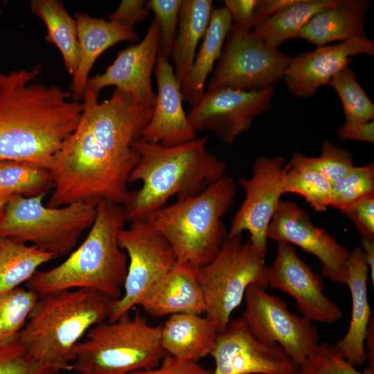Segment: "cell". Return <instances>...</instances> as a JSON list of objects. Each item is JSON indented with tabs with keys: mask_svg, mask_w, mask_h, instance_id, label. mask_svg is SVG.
<instances>
[{
	"mask_svg": "<svg viewBox=\"0 0 374 374\" xmlns=\"http://www.w3.org/2000/svg\"><path fill=\"white\" fill-rule=\"evenodd\" d=\"M46 195H14L0 210V236L33 245L56 258L69 253L96 216V203L78 202L59 208L44 204Z\"/></svg>",
	"mask_w": 374,
	"mask_h": 374,
	"instance_id": "8",
	"label": "cell"
},
{
	"mask_svg": "<svg viewBox=\"0 0 374 374\" xmlns=\"http://www.w3.org/2000/svg\"><path fill=\"white\" fill-rule=\"evenodd\" d=\"M236 195V181L224 175L199 194L177 199L146 220L170 243L178 262L202 267L217 255L228 231L222 217Z\"/></svg>",
	"mask_w": 374,
	"mask_h": 374,
	"instance_id": "6",
	"label": "cell"
},
{
	"mask_svg": "<svg viewBox=\"0 0 374 374\" xmlns=\"http://www.w3.org/2000/svg\"><path fill=\"white\" fill-rule=\"evenodd\" d=\"M154 72L157 92L152 116L143 129L141 138L165 146H175L193 140L197 132L183 107L181 84L169 58L159 51Z\"/></svg>",
	"mask_w": 374,
	"mask_h": 374,
	"instance_id": "20",
	"label": "cell"
},
{
	"mask_svg": "<svg viewBox=\"0 0 374 374\" xmlns=\"http://www.w3.org/2000/svg\"><path fill=\"white\" fill-rule=\"evenodd\" d=\"M213 6L211 0H182L172 53L175 73L181 84L190 71L197 45L208 26Z\"/></svg>",
	"mask_w": 374,
	"mask_h": 374,
	"instance_id": "27",
	"label": "cell"
},
{
	"mask_svg": "<svg viewBox=\"0 0 374 374\" xmlns=\"http://www.w3.org/2000/svg\"><path fill=\"white\" fill-rule=\"evenodd\" d=\"M143 0H123L116 10L109 16V20L133 26L149 15Z\"/></svg>",
	"mask_w": 374,
	"mask_h": 374,
	"instance_id": "42",
	"label": "cell"
},
{
	"mask_svg": "<svg viewBox=\"0 0 374 374\" xmlns=\"http://www.w3.org/2000/svg\"><path fill=\"white\" fill-rule=\"evenodd\" d=\"M294 374H374L368 366L359 371L341 355L335 345L319 344L314 351L300 365Z\"/></svg>",
	"mask_w": 374,
	"mask_h": 374,
	"instance_id": "37",
	"label": "cell"
},
{
	"mask_svg": "<svg viewBox=\"0 0 374 374\" xmlns=\"http://www.w3.org/2000/svg\"><path fill=\"white\" fill-rule=\"evenodd\" d=\"M161 325L152 326L139 312L91 328L75 346L71 371L80 374H130L160 364L167 353Z\"/></svg>",
	"mask_w": 374,
	"mask_h": 374,
	"instance_id": "7",
	"label": "cell"
},
{
	"mask_svg": "<svg viewBox=\"0 0 374 374\" xmlns=\"http://www.w3.org/2000/svg\"><path fill=\"white\" fill-rule=\"evenodd\" d=\"M265 253L238 234L227 237L214 258L199 267L204 314L218 332L226 327L249 287L267 288Z\"/></svg>",
	"mask_w": 374,
	"mask_h": 374,
	"instance_id": "9",
	"label": "cell"
},
{
	"mask_svg": "<svg viewBox=\"0 0 374 374\" xmlns=\"http://www.w3.org/2000/svg\"><path fill=\"white\" fill-rule=\"evenodd\" d=\"M223 2L233 24L248 30H252L258 0H224Z\"/></svg>",
	"mask_w": 374,
	"mask_h": 374,
	"instance_id": "43",
	"label": "cell"
},
{
	"mask_svg": "<svg viewBox=\"0 0 374 374\" xmlns=\"http://www.w3.org/2000/svg\"><path fill=\"white\" fill-rule=\"evenodd\" d=\"M373 318L368 326L364 341V348L366 353L369 367L374 369V326Z\"/></svg>",
	"mask_w": 374,
	"mask_h": 374,
	"instance_id": "47",
	"label": "cell"
},
{
	"mask_svg": "<svg viewBox=\"0 0 374 374\" xmlns=\"http://www.w3.org/2000/svg\"><path fill=\"white\" fill-rule=\"evenodd\" d=\"M37 66L0 73V160L51 169L80 119L83 104L69 91L35 82Z\"/></svg>",
	"mask_w": 374,
	"mask_h": 374,
	"instance_id": "2",
	"label": "cell"
},
{
	"mask_svg": "<svg viewBox=\"0 0 374 374\" xmlns=\"http://www.w3.org/2000/svg\"><path fill=\"white\" fill-rule=\"evenodd\" d=\"M199 267L189 262H177L150 287L138 306L148 314L158 317L175 314H204Z\"/></svg>",
	"mask_w": 374,
	"mask_h": 374,
	"instance_id": "21",
	"label": "cell"
},
{
	"mask_svg": "<svg viewBox=\"0 0 374 374\" xmlns=\"http://www.w3.org/2000/svg\"><path fill=\"white\" fill-rule=\"evenodd\" d=\"M242 314L251 331L260 340L280 346L298 366L314 351L319 335L313 322L291 312L280 297L251 285L244 294Z\"/></svg>",
	"mask_w": 374,
	"mask_h": 374,
	"instance_id": "12",
	"label": "cell"
},
{
	"mask_svg": "<svg viewBox=\"0 0 374 374\" xmlns=\"http://www.w3.org/2000/svg\"><path fill=\"white\" fill-rule=\"evenodd\" d=\"M231 25L230 14L224 6L213 8L190 71L181 83L183 100L191 108L199 103L205 92L207 77L222 54Z\"/></svg>",
	"mask_w": 374,
	"mask_h": 374,
	"instance_id": "26",
	"label": "cell"
},
{
	"mask_svg": "<svg viewBox=\"0 0 374 374\" xmlns=\"http://www.w3.org/2000/svg\"><path fill=\"white\" fill-rule=\"evenodd\" d=\"M277 243L276 257L268 269V286L290 295L301 316L312 322L333 323L341 319V310L324 294L322 277L292 244Z\"/></svg>",
	"mask_w": 374,
	"mask_h": 374,
	"instance_id": "17",
	"label": "cell"
},
{
	"mask_svg": "<svg viewBox=\"0 0 374 374\" xmlns=\"http://www.w3.org/2000/svg\"><path fill=\"white\" fill-rule=\"evenodd\" d=\"M291 57L251 30L231 25L206 90L229 88L262 91L282 80Z\"/></svg>",
	"mask_w": 374,
	"mask_h": 374,
	"instance_id": "10",
	"label": "cell"
},
{
	"mask_svg": "<svg viewBox=\"0 0 374 374\" xmlns=\"http://www.w3.org/2000/svg\"><path fill=\"white\" fill-rule=\"evenodd\" d=\"M126 222L122 205L100 200L94 222L81 244L58 265L38 270L26 283V288L39 297L64 290L88 289L118 299L128 258L118 245V233Z\"/></svg>",
	"mask_w": 374,
	"mask_h": 374,
	"instance_id": "4",
	"label": "cell"
},
{
	"mask_svg": "<svg viewBox=\"0 0 374 374\" xmlns=\"http://www.w3.org/2000/svg\"><path fill=\"white\" fill-rule=\"evenodd\" d=\"M374 287V242L362 239V247Z\"/></svg>",
	"mask_w": 374,
	"mask_h": 374,
	"instance_id": "46",
	"label": "cell"
},
{
	"mask_svg": "<svg viewBox=\"0 0 374 374\" xmlns=\"http://www.w3.org/2000/svg\"><path fill=\"white\" fill-rule=\"evenodd\" d=\"M0 16H1V12H0Z\"/></svg>",
	"mask_w": 374,
	"mask_h": 374,
	"instance_id": "49",
	"label": "cell"
},
{
	"mask_svg": "<svg viewBox=\"0 0 374 374\" xmlns=\"http://www.w3.org/2000/svg\"><path fill=\"white\" fill-rule=\"evenodd\" d=\"M284 161L280 156L258 157L253 163L251 177L238 179L245 198L233 218L227 237L247 231L250 242L267 252L268 226L284 194L283 180L288 168Z\"/></svg>",
	"mask_w": 374,
	"mask_h": 374,
	"instance_id": "14",
	"label": "cell"
},
{
	"mask_svg": "<svg viewBox=\"0 0 374 374\" xmlns=\"http://www.w3.org/2000/svg\"><path fill=\"white\" fill-rule=\"evenodd\" d=\"M182 0H148L145 5L154 15L159 30V52L169 58L175 44Z\"/></svg>",
	"mask_w": 374,
	"mask_h": 374,
	"instance_id": "38",
	"label": "cell"
},
{
	"mask_svg": "<svg viewBox=\"0 0 374 374\" xmlns=\"http://www.w3.org/2000/svg\"><path fill=\"white\" fill-rule=\"evenodd\" d=\"M297 0H258L253 15V28L296 2Z\"/></svg>",
	"mask_w": 374,
	"mask_h": 374,
	"instance_id": "45",
	"label": "cell"
},
{
	"mask_svg": "<svg viewBox=\"0 0 374 374\" xmlns=\"http://www.w3.org/2000/svg\"><path fill=\"white\" fill-rule=\"evenodd\" d=\"M38 298L21 287L0 292V346L17 341Z\"/></svg>",
	"mask_w": 374,
	"mask_h": 374,
	"instance_id": "34",
	"label": "cell"
},
{
	"mask_svg": "<svg viewBox=\"0 0 374 374\" xmlns=\"http://www.w3.org/2000/svg\"><path fill=\"white\" fill-rule=\"evenodd\" d=\"M120 248L128 258L121 296L114 300L107 319L114 321L139 305L160 278L178 262L168 240L145 220L130 222L118 233Z\"/></svg>",
	"mask_w": 374,
	"mask_h": 374,
	"instance_id": "11",
	"label": "cell"
},
{
	"mask_svg": "<svg viewBox=\"0 0 374 374\" xmlns=\"http://www.w3.org/2000/svg\"><path fill=\"white\" fill-rule=\"evenodd\" d=\"M337 135L344 141L352 140L374 143V121L359 124L343 123L337 130Z\"/></svg>",
	"mask_w": 374,
	"mask_h": 374,
	"instance_id": "44",
	"label": "cell"
},
{
	"mask_svg": "<svg viewBox=\"0 0 374 374\" xmlns=\"http://www.w3.org/2000/svg\"><path fill=\"white\" fill-rule=\"evenodd\" d=\"M55 258L53 253L33 245L0 236V292L19 287Z\"/></svg>",
	"mask_w": 374,
	"mask_h": 374,
	"instance_id": "29",
	"label": "cell"
},
{
	"mask_svg": "<svg viewBox=\"0 0 374 374\" xmlns=\"http://www.w3.org/2000/svg\"><path fill=\"white\" fill-rule=\"evenodd\" d=\"M337 93L342 105L344 123L359 124L374 121V105L348 66L334 75L328 84Z\"/></svg>",
	"mask_w": 374,
	"mask_h": 374,
	"instance_id": "33",
	"label": "cell"
},
{
	"mask_svg": "<svg viewBox=\"0 0 374 374\" xmlns=\"http://www.w3.org/2000/svg\"><path fill=\"white\" fill-rule=\"evenodd\" d=\"M159 51V30L154 19L143 40L121 51L103 73L89 78L87 87L99 93L107 87L129 93L136 102L154 106L151 75Z\"/></svg>",
	"mask_w": 374,
	"mask_h": 374,
	"instance_id": "19",
	"label": "cell"
},
{
	"mask_svg": "<svg viewBox=\"0 0 374 374\" xmlns=\"http://www.w3.org/2000/svg\"><path fill=\"white\" fill-rule=\"evenodd\" d=\"M274 93V87L262 91L206 90L187 114L188 118L196 132H212L221 142L231 145L250 130L257 116L269 109Z\"/></svg>",
	"mask_w": 374,
	"mask_h": 374,
	"instance_id": "13",
	"label": "cell"
},
{
	"mask_svg": "<svg viewBox=\"0 0 374 374\" xmlns=\"http://www.w3.org/2000/svg\"><path fill=\"white\" fill-rule=\"evenodd\" d=\"M332 184L311 168L290 161L283 180V193L303 197L318 212L331 206Z\"/></svg>",
	"mask_w": 374,
	"mask_h": 374,
	"instance_id": "32",
	"label": "cell"
},
{
	"mask_svg": "<svg viewBox=\"0 0 374 374\" xmlns=\"http://www.w3.org/2000/svg\"><path fill=\"white\" fill-rule=\"evenodd\" d=\"M374 55V42L366 36L355 37L299 53L291 60L283 80L287 89L301 98L313 96L332 78L348 66L356 55Z\"/></svg>",
	"mask_w": 374,
	"mask_h": 374,
	"instance_id": "18",
	"label": "cell"
},
{
	"mask_svg": "<svg viewBox=\"0 0 374 374\" xmlns=\"http://www.w3.org/2000/svg\"><path fill=\"white\" fill-rule=\"evenodd\" d=\"M267 239L299 247L320 262L321 271L329 280L347 282L350 251L325 229L316 226L309 213L290 201L280 200L270 221Z\"/></svg>",
	"mask_w": 374,
	"mask_h": 374,
	"instance_id": "16",
	"label": "cell"
},
{
	"mask_svg": "<svg viewBox=\"0 0 374 374\" xmlns=\"http://www.w3.org/2000/svg\"><path fill=\"white\" fill-rule=\"evenodd\" d=\"M290 162L316 170L332 184L345 177L355 166L350 151L339 148L330 141L322 143L318 157H308L295 152Z\"/></svg>",
	"mask_w": 374,
	"mask_h": 374,
	"instance_id": "35",
	"label": "cell"
},
{
	"mask_svg": "<svg viewBox=\"0 0 374 374\" xmlns=\"http://www.w3.org/2000/svg\"><path fill=\"white\" fill-rule=\"evenodd\" d=\"M371 6L368 0H339L313 15L301 28L299 37L319 46L366 36V15Z\"/></svg>",
	"mask_w": 374,
	"mask_h": 374,
	"instance_id": "24",
	"label": "cell"
},
{
	"mask_svg": "<svg viewBox=\"0 0 374 374\" xmlns=\"http://www.w3.org/2000/svg\"><path fill=\"white\" fill-rule=\"evenodd\" d=\"M208 136L175 146L151 143L141 137L133 144L139 161L129 183L142 181L123 206L127 222L145 220L176 195L195 196L226 175V163L206 148Z\"/></svg>",
	"mask_w": 374,
	"mask_h": 374,
	"instance_id": "3",
	"label": "cell"
},
{
	"mask_svg": "<svg viewBox=\"0 0 374 374\" xmlns=\"http://www.w3.org/2000/svg\"><path fill=\"white\" fill-rule=\"evenodd\" d=\"M14 195L0 192V210L13 197Z\"/></svg>",
	"mask_w": 374,
	"mask_h": 374,
	"instance_id": "48",
	"label": "cell"
},
{
	"mask_svg": "<svg viewBox=\"0 0 374 374\" xmlns=\"http://www.w3.org/2000/svg\"><path fill=\"white\" fill-rule=\"evenodd\" d=\"M78 66L72 76L69 91L72 98L81 101L87 87L90 71L98 57L108 48L122 42L139 40L133 26L77 12Z\"/></svg>",
	"mask_w": 374,
	"mask_h": 374,
	"instance_id": "22",
	"label": "cell"
},
{
	"mask_svg": "<svg viewBox=\"0 0 374 374\" xmlns=\"http://www.w3.org/2000/svg\"><path fill=\"white\" fill-rule=\"evenodd\" d=\"M217 332L206 316L175 314L161 325V344L167 355L197 362L210 354Z\"/></svg>",
	"mask_w": 374,
	"mask_h": 374,
	"instance_id": "25",
	"label": "cell"
},
{
	"mask_svg": "<svg viewBox=\"0 0 374 374\" xmlns=\"http://www.w3.org/2000/svg\"><path fill=\"white\" fill-rule=\"evenodd\" d=\"M209 355L211 374H294L299 368L280 346L258 339L242 317L217 332Z\"/></svg>",
	"mask_w": 374,
	"mask_h": 374,
	"instance_id": "15",
	"label": "cell"
},
{
	"mask_svg": "<svg viewBox=\"0 0 374 374\" xmlns=\"http://www.w3.org/2000/svg\"><path fill=\"white\" fill-rule=\"evenodd\" d=\"M368 274L362 249L357 247L350 252L347 265L346 284L351 296V319L346 333L335 344L344 357L355 367L367 360L364 341L373 318L368 299Z\"/></svg>",
	"mask_w": 374,
	"mask_h": 374,
	"instance_id": "23",
	"label": "cell"
},
{
	"mask_svg": "<svg viewBox=\"0 0 374 374\" xmlns=\"http://www.w3.org/2000/svg\"><path fill=\"white\" fill-rule=\"evenodd\" d=\"M51 170L39 164L21 160H0V192L33 197L46 195L53 188Z\"/></svg>",
	"mask_w": 374,
	"mask_h": 374,
	"instance_id": "31",
	"label": "cell"
},
{
	"mask_svg": "<svg viewBox=\"0 0 374 374\" xmlns=\"http://www.w3.org/2000/svg\"><path fill=\"white\" fill-rule=\"evenodd\" d=\"M114 301L88 289L39 296L17 342L51 374L71 371L75 346L91 328L107 320Z\"/></svg>",
	"mask_w": 374,
	"mask_h": 374,
	"instance_id": "5",
	"label": "cell"
},
{
	"mask_svg": "<svg viewBox=\"0 0 374 374\" xmlns=\"http://www.w3.org/2000/svg\"><path fill=\"white\" fill-rule=\"evenodd\" d=\"M1 2V1H0Z\"/></svg>",
	"mask_w": 374,
	"mask_h": 374,
	"instance_id": "50",
	"label": "cell"
},
{
	"mask_svg": "<svg viewBox=\"0 0 374 374\" xmlns=\"http://www.w3.org/2000/svg\"><path fill=\"white\" fill-rule=\"evenodd\" d=\"M339 0H297L251 32L268 45L278 48L289 39L299 37L303 26L316 13L335 5Z\"/></svg>",
	"mask_w": 374,
	"mask_h": 374,
	"instance_id": "30",
	"label": "cell"
},
{
	"mask_svg": "<svg viewBox=\"0 0 374 374\" xmlns=\"http://www.w3.org/2000/svg\"><path fill=\"white\" fill-rule=\"evenodd\" d=\"M0 374H51L17 341L0 346Z\"/></svg>",
	"mask_w": 374,
	"mask_h": 374,
	"instance_id": "39",
	"label": "cell"
},
{
	"mask_svg": "<svg viewBox=\"0 0 374 374\" xmlns=\"http://www.w3.org/2000/svg\"><path fill=\"white\" fill-rule=\"evenodd\" d=\"M341 211L353 222L362 239L374 242V195L360 199Z\"/></svg>",
	"mask_w": 374,
	"mask_h": 374,
	"instance_id": "40",
	"label": "cell"
},
{
	"mask_svg": "<svg viewBox=\"0 0 374 374\" xmlns=\"http://www.w3.org/2000/svg\"><path fill=\"white\" fill-rule=\"evenodd\" d=\"M211 369L203 367L197 362L181 360L166 355L157 366L138 370L130 374H211Z\"/></svg>",
	"mask_w": 374,
	"mask_h": 374,
	"instance_id": "41",
	"label": "cell"
},
{
	"mask_svg": "<svg viewBox=\"0 0 374 374\" xmlns=\"http://www.w3.org/2000/svg\"><path fill=\"white\" fill-rule=\"evenodd\" d=\"M374 195V164L355 166L332 185V203L340 211L349 204Z\"/></svg>",
	"mask_w": 374,
	"mask_h": 374,
	"instance_id": "36",
	"label": "cell"
},
{
	"mask_svg": "<svg viewBox=\"0 0 374 374\" xmlns=\"http://www.w3.org/2000/svg\"><path fill=\"white\" fill-rule=\"evenodd\" d=\"M30 11L44 23L46 42L55 45L61 53L67 72L73 76L78 66L77 25L63 3L58 0H32Z\"/></svg>",
	"mask_w": 374,
	"mask_h": 374,
	"instance_id": "28",
	"label": "cell"
},
{
	"mask_svg": "<svg viewBox=\"0 0 374 374\" xmlns=\"http://www.w3.org/2000/svg\"><path fill=\"white\" fill-rule=\"evenodd\" d=\"M98 94L87 87L78 124L50 169L54 185L49 208L101 199L123 206L130 198L129 177L139 161L133 144L154 106L116 89L102 102Z\"/></svg>",
	"mask_w": 374,
	"mask_h": 374,
	"instance_id": "1",
	"label": "cell"
}]
</instances>
